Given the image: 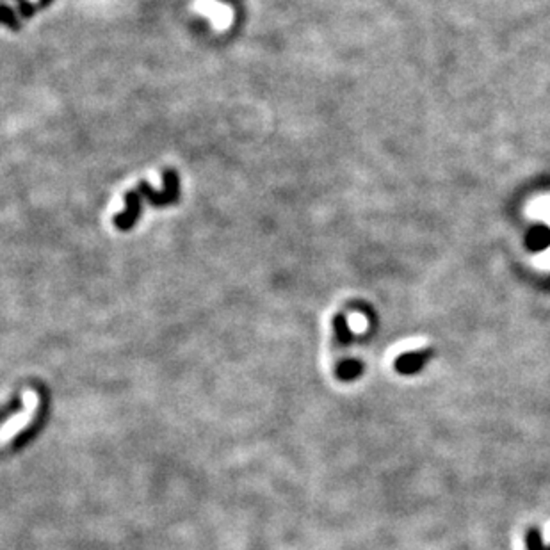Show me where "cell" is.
Here are the masks:
<instances>
[{"mask_svg": "<svg viewBox=\"0 0 550 550\" xmlns=\"http://www.w3.org/2000/svg\"><path fill=\"white\" fill-rule=\"evenodd\" d=\"M52 0H40V4H37V8H46V6L50 4Z\"/></svg>", "mask_w": 550, "mask_h": 550, "instance_id": "30bf717a", "label": "cell"}, {"mask_svg": "<svg viewBox=\"0 0 550 550\" xmlns=\"http://www.w3.org/2000/svg\"><path fill=\"white\" fill-rule=\"evenodd\" d=\"M335 325H337V332H338V335H341V341L350 342L351 337H353V333H351L350 326H347V323H345L344 317H337Z\"/></svg>", "mask_w": 550, "mask_h": 550, "instance_id": "ba28073f", "label": "cell"}, {"mask_svg": "<svg viewBox=\"0 0 550 550\" xmlns=\"http://www.w3.org/2000/svg\"><path fill=\"white\" fill-rule=\"evenodd\" d=\"M526 547H527V550H545L540 529H536V527H531V529L527 531Z\"/></svg>", "mask_w": 550, "mask_h": 550, "instance_id": "8992f818", "label": "cell"}, {"mask_svg": "<svg viewBox=\"0 0 550 550\" xmlns=\"http://www.w3.org/2000/svg\"><path fill=\"white\" fill-rule=\"evenodd\" d=\"M545 550H550V547H547V549H545Z\"/></svg>", "mask_w": 550, "mask_h": 550, "instance_id": "8fae6325", "label": "cell"}, {"mask_svg": "<svg viewBox=\"0 0 550 550\" xmlns=\"http://www.w3.org/2000/svg\"><path fill=\"white\" fill-rule=\"evenodd\" d=\"M162 178H164V191L159 193L148 184L146 180H141L137 184V193L141 194L143 198L150 201V205L153 207H166V205H173L177 203L178 198H180V180H178L177 171L173 169H164L162 173Z\"/></svg>", "mask_w": 550, "mask_h": 550, "instance_id": "7a4b0ae2", "label": "cell"}, {"mask_svg": "<svg viewBox=\"0 0 550 550\" xmlns=\"http://www.w3.org/2000/svg\"><path fill=\"white\" fill-rule=\"evenodd\" d=\"M0 22L8 24L12 31L20 29V24H18L17 18H15V12H12L9 8H6V6H0Z\"/></svg>", "mask_w": 550, "mask_h": 550, "instance_id": "52a82bcc", "label": "cell"}, {"mask_svg": "<svg viewBox=\"0 0 550 550\" xmlns=\"http://www.w3.org/2000/svg\"><path fill=\"white\" fill-rule=\"evenodd\" d=\"M141 201H143V196H141L137 191H128V193L125 194L127 209H125V212L118 214L114 218V225L118 226L119 230L121 232L132 230V226L136 225V221L141 216Z\"/></svg>", "mask_w": 550, "mask_h": 550, "instance_id": "3957f363", "label": "cell"}, {"mask_svg": "<svg viewBox=\"0 0 550 550\" xmlns=\"http://www.w3.org/2000/svg\"><path fill=\"white\" fill-rule=\"evenodd\" d=\"M20 11H22V17L31 18L34 15V11H36V8H34V6H31V4H25V2H22Z\"/></svg>", "mask_w": 550, "mask_h": 550, "instance_id": "9c48e42d", "label": "cell"}, {"mask_svg": "<svg viewBox=\"0 0 550 550\" xmlns=\"http://www.w3.org/2000/svg\"><path fill=\"white\" fill-rule=\"evenodd\" d=\"M361 372H363V366H361V361L358 360H347L338 367V376H341L342 379H354L358 378Z\"/></svg>", "mask_w": 550, "mask_h": 550, "instance_id": "5b68a950", "label": "cell"}, {"mask_svg": "<svg viewBox=\"0 0 550 550\" xmlns=\"http://www.w3.org/2000/svg\"><path fill=\"white\" fill-rule=\"evenodd\" d=\"M22 401H24V408H22L20 413L12 415L11 419L6 420L0 427V447H4L11 442L18 433H22L25 427L29 426L33 422V419L36 417L37 411V404H40V397H37V392L34 390H24L22 394Z\"/></svg>", "mask_w": 550, "mask_h": 550, "instance_id": "6da1fadb", "label": "cell"}, {"mask_svg": "<svg viewBox=\"0 0 550 550\" xmlns=\"http://www.w3.org/2000/svg\"><path fill=\"white\" fill-rule=\"evenodd\" d=\"M429 358H431V351L429 350L408 351V353H402L401 356L394 361V367L399 374H402V376H410V374L419 372V370L426 366Z\"/></svg>", "mask_w": 550, "mask_h": 550, "instance_id": "277c9868", "label": "cell"}]
</instances>
